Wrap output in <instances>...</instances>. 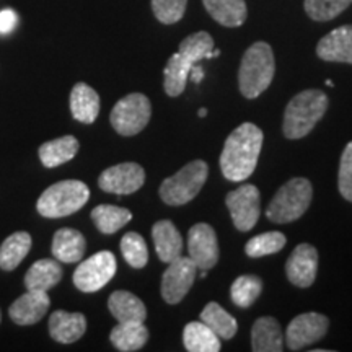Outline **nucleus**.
Segmentation results:
<instances>
[{"mask_svg": "<svg viewBox=\"0 0 352 352\" xmlns=\"http://www.w3.org/2000/svg\"><path fill=\"white\" fill-rule=\"evenodd\" d=\"M214 57V39L208 32H197L186 36L179 44L178 52L165 65L164 88L168 96H179L186 88L189 70L202 59Z\"/></svg>", "mask_w": 352, "mask_h": 352, "instance_id": "obj_2", "label": "nucleus"}, {"mask_svg": "<svg viewBox=\"0 0 352 352\" xmlns=\"http://www.w3.org/2000/svg\"><path fill=\"white\" fill-rule=\"evenodd\" d=\"M338 186H340L341 196L346 201L352 202V140L342 151L340 175H338Z\"/></svg>", "mask_w": 352, "mask_h": 352, "instance_id": "obj_37", "label": "nucleus"}, {"mask_svg": "<svg viewBox=\"0 0 352 352\" xmlns=\"http://www.w3.org/2000/svg\"><path fill=\"white\" fill-rule=\"evenodd\" d=\"M189 78L195 83H199L202 78H204V70H202V67H199L197 64L192 65L191 70H189Z\"/></svg>", "mask_w": 352, "mask_h": 352, "instance_id": "obj_39", "label": "nucleus"}, {"mask_svg": "<svg viewBox=\"0 0 352 352\" xmlns=\"http://www.w3.org/2000/svg\"><path fill=\"white\" fill-rule=\"evenodd\" d=\"M352 3V0H305L303 8L315 21H329L341 15Z\"/></svg>", "mask_w": 352, "mask_h": 352, "instance_id": "obj_35", "label": "nucleus"}, {"mask_svg": "<svg viewBox=\"0 0 352 352\" xmlns=\"http://www.w3.org/2000/svg\"><path fill=\"white\" fill-rule=\"evenodd\" d=\"M132 219V214L129 209L120 208V206L111 204H101L91 210V220L96 226V228L101 233H116L120 228H122L126 223H129Z\"/></svg>", "mask_w": 352, "mask_h": 352, "instance_id": "obj_30", "label": "nucleus"}, {"mask_svg": "<svg viewBox=\"0 0 352 352\" xmlns=\"http://www.w3.org/2000/svg\"><path fill=\"white\" fill-rule=\"evenodd\" d=\"M226 204L230 210L233 226L240 232H248L256 226L261 214V196L253 184H243L226 197Z\"/></svg>", "mask_w": 352, "mask_h": 352, "instance_id": "obj_10", "label": "nucleus"}, {"mask_svg": "<svg viewBox=\"0 0 352 352\" xmlns=\"http://www.w3.org/2000/svg\"><path fill=\"white\" fill-rule=\"evenodd\" d=\"M263 292V280L258 276L245 274L236 277L233 280L232 289H230V297L232 302L236 307L248 308L252 307L254 300L259 297V294Z\"/></svg>", "mask_w": 352, "mask_h": 352, "instance_id": "obj_32", "label": "nucleus"}, {"mask_svg": "<svg viewBox=\"0 0 352 352\" xmlns=\"http://www.w3.org/2000/svg\"><path fill=\"white\" fill-rule=\"evenodd\" d=\"M201 321H204L220 340H232L239 329L236 320L228 314L226 308L215 302H210L204 307L201 314Z\"/></svg>", "mask_w": 352, "mask_h": 352, "instance_id": "obj_31", "label": "nucleus"}, {"mask_svg": "<svg viewBox=\"0 0 352 352\" xmlns=\"http://www.w3.org/2000/svg\"><path fill=\"white\" fill-rule=\"evenodd\" d=\"M314 188L307 178H292L280 186L266 209V215L274 223H290L300 219L310 206Z\"/></svg>", "mask_w": 352, "mask_h": 352, "instance_id": "obj_6", "label": "nucleus"}, {"mask_svg": "<svg viewBox=\"0 0 352 352\" xmlns=\"http://www.w3.org/2000/svg\"><path fill=\"white\" fill-rule=\"evenodd\" d=\"M276 72L274 52L264 41L252 44L241 57L239 69V87L245 98H258L271 85Z\"/></svg>", "mask_w": 352, "mask_h": 352, "instance_id": "obj_3", "label": "nucleus"}, {"mask_svg": "<svg viewBox=\"0 0 352 352\" xmlns=\"http://www.w3.org/2000/svg\"><path fill=\"white\" fill-rule=\"evenodd\" d=\"M189 259L197 270L209 271L219 261L217 235L209 223H196L188 232Z\"/></svg>", "mask_w": 352, "mask_h": 352, "instance_id": "obj_14", "label": "nucleus"}, {"mask_svg": "<svg viewBox=\"0 0 352 352\" xmlns=\"http://www.w3.org/2000/svg\"><path fill=\"white\" fill-rule=\"evenodd\" d=\"M90 199V189L78 179H64L51 184L39 196L36 210L46 219L67 217L80 210Z\"/></svg>", "mask_w": 352, "mask_h": 352, "instance_id": "obj_5", "label": "nucleus"}, {"mask_svg": "<svg viewBox=\"0 0 352 352\" xmlns=\"http://www.w3.org/2000/svg\"><path fill=\"white\" fill-rule=\"evenodd\" d=\"M197 114H199V118H206V116H208V109H206V108H201V109H199V113H197Z\"/></svg>", "mask_w": 352, "mask_h": 352, "instance_id": "obj_40", "label": "nucleus"}, {"mask_svg": "<svg viewBox=\"0 0 352 352\" xmlns=\"http://www.w3.org/2000/svg\"><path fill=\"white\" fill-rule=\"evenodd\" d=\"M32 235L28 232H15L7 236L0 246V270H16L32 250Z\"/></svg>", "mask_w": 352, "mask_h": 352, "instance_id": "obj_29", "label": "nucleus"}, {"mask_svg": "<svg viewBox=\"0 0 352 352\" xmlns=\"http://www.w3.org/2000/svg\"><path fill=\"white\" fill-rule=\"evenodd\" d=\"M51 307V298L43 290H26V294L16 298L8 308V315L13 323L20 327H30L38 323Z\"/></svg>", "mask_w": 352, "mask_h": 352, "instance_id": "obj_16", "label": "nucleus"}, {"mask_svg": "<svg viewBox=\"0 0 352 352\" xmlns=\"http://www.w3.org/2000/svg\"><path fill=\"white\" fill-rule=\"evenodd\" d=\"M328 316L315 314V311L302 314L290 321L287 331H285V342L290 351H302L303 347L323 340L324 334L328 333Z\"/></svg>", "mask_w": 352, "mask_h": 352, "instance_id": "obj_12", "label": "nucleus"}, {"mask_svg": "<svg viewBox=\"0 0 352 352\" xmlns=\"http://www.w3.org/2000/svg\"><path fill=\"white\" fill-rule=\"evenodd\" d=\"M202 3L209 15L227 28L241 26L248 15L245 0H202Z\"/></svg>", "mask_w": 352, "mask_h": 352, "instance_id": "obj_26", "label": "nucleus"}, {"mask_svg": "<svg viewBox=\"0 0 352 352\" xmlns=\"http://www.w3.org/2000/svg\"><path fill=\"white\" fill-rule=\"evenodd\" d=\"M108 308L118 323H144L147 308L144 302L127 290H116L108 298Z\"/></svg>", "mask_w": 352, "mask_h": 352, "instance_id": "obj_22", "label": "nucleus"}, {"mask_svg": "<svg viewBox=\"0 0 352 352\" xmlns=\"http://www.w3.org/2000/svg\"><path fill=\"white\" fill-rule=\"evenodd\" d=\"M16 25V13L12 8L0 12V33H10Z\"/></svg>", "mask_w": 352, "mask_h": 352, "instance_id": "obj_38", "label": "nucleus"}, {"mask_svg": "<svg viewBox=\"0 0 352 352\" xmlns=\"http://www.w3.org/2000/svg\"><path fill=\"white\" fill-rule=\"evenodd\" d=\"M188 0H152L155 19L164 25L178 23L186 13Z\"/></svg>", "mask_w": 352, "mask_h": 352, "instance_id": "obj_36", "label": "nucleus"}, {"mask_svg": "<svg viewBox=\"0 0 352 352\" xmlns=\"http://www.w3.org/2000/svg\"><path fill=\"white\" fill-rule=\"evenodd\" d=\"M183 342L189 352H219L220 338L204 321H191L184 327Z\"/></svg>", "mask_w": 352, "mask_h": 352, "instance_id": "obj_27", "label": "nucleus"}, {"mask_svg": "<svg viewBox=\"0 0 352 352\" xmlns=\"http://www.w3.org/2000/svg\"><path fill=\"white\" fill-rule=\"evenodd\" d=\"M220 56V51L219 50H214V57H219Z\"/></svg>", "mask_w": 352, "mask_h": 352, "instance_id": "obj_41", "label": "nucleus"}, {"mask_svg": "<svg viewBox=\"0 0 352 352\" xmlns=\"http://www.w3.org/2000/svg\"><path fill=\"white\" fill-rule=\"evenodd\" d=\"M121 253L126 263L135 270H142L148 263V250L147 243L139 233L129 232L121 239Z\"/></svg>", "mask_w": 352, "mask_h": 352, "instance_id": "obj_34", "label": "nucleus"}, {"mask_svg": "<svg viewBox=\"0 0 352 352\" xmlns=\"http://www.w3.org/2000/svg\"><path fill=\"white\" fill-rule=\"evenodd\" d=\"M118 264L111 252H98L78 264L74 272V284L80 292L94 294L103 289L116 274Z\"/></svg>", "mask_w": 352, "mask_h": 352, "instance_id": "obj_9", "label": "nucleus"}, {"mask_svg": "<svg viewBox=\"0 0 352 352\" xmlns=\"http://www.w3.org/2000/svg\"><path fill=\"white\" fill-rule=\"evenodd\" d=\"M316 271H318V252L315 246L308 243L298 245L285 263L287 279L300 289L310 287L315 283Z\"/></svg>", "mask_w": 352, "mask_h": 352, "instance_id": "obj_15", "label": "nucleus"}, {"mask_svg": "<svg viewBox=\"0 0 352 352\" xmlns=\"http://www.w3.org/2000/svg\"><path fill=\"white\" fill-rule=\"evenodd\" d=\"M155 252L162 263H171L183 253V236L171 220H158L152 228Z\"/></svg>", "mask_w": 352, "mask_h": 352, "instance_id": "obj_19", "label": "nucleus"}, {"mask_svg": "<svg viewBox=\"0 0 352 352\" xmlns=\"http://www.w3.org/2000/svg\"><path fill=\"white\" fill-rule=\"evenodd\" d=\"M87 331V318L82 314H69L56 310L50 318L51 338L60 344H72L80 340Z\"/></svg>", "mask_w": 352, "mask_h": 352, "instance_id": "obj_18", "label": "nucleus"}, {"mask_svg": "<svg viewBox=\"0 0 352 352\" xmlns=\"http://www.w3.org/2000/svg\"><path fill=\"white\" fill-rule=\"evenodd\" d=\"M80 144H78L77 138L74 135H64V138L50 140V142H44L39 147L38 155L41 164L46 168H56V166L67 164L77 155Z\"/></svg>", "mask_w": 352, "mask_h": 352, "instance_id": "obj_25", "label": "nucleus"}, {"mask_svg": "<svg viewBox=\"0 0 352 352\" xmlns=\"http://www.w3.org/2000/svg\"><path fill=\"white\" fill-rule=\"evenodd\" d=\"M85 236L76 228H59L52 239L51 252L59 263H78L85 254Z\"/></svg>", "mask_w": 352, "mask_h": 352, "instance_id": "obj_20", "label": "nucleus"}, {"mask_svg": "<svg viewBox=\"0 0 352 352\" xmlns=\"http://www.w3.org/2000/svg\"><path fill=\"white\" fill-rule=\"evenodd\" d=\"M328 109V96L321 90H303L285 107L284 135L287 139H302L310 134Z\"/></svg>", "mask_w": 352, "mask_h": 352, "instance_id": "obj_4", "label": "nucleus"}, {"mask_svg": "<svg viewBox=\"0 0 352 352\" xmlns=\"http://www.w3.org/2000/svg\"><path fill=\"white\" fill-rule=\"evenodd\" d=\"M63 267L56 259H39L25 274L26 290H47L56 287L63 279Z\"/></svg>", "mask_w": 352, "mask_h": 352, "instance_id": "obj_24", "label": "nucleus"}, {"mask_svg": "<svg viewBox=\"0 0 352 352\" xmlns=\"http://www.w3.org/2000/svg\"><path fill=\"white\" fill-rule=\"evenodd\" d=\"M287 240L285 235L280 232H266L261 235L253 236L245 246V253L250 258H261L267 254H274L284 248Z\"/></svg>", "mask_w": 352, "mask_h": 352, "instance_id": "obj_33", "label": "nucleus"}, {"mask_svg": "<svg viewBox=\"0 0 352 352\" xmlns=\"http://www.w3.org/2000/svg\"><path fill=\"white\" fill-rule=\"evenodd\" d=\"M197 267L189 256H179L170 263L162 276V297L166 303L175 305L186 297L196 279Z\"/></svg>", "mask_w": 352, "mask_h": 352, "instance_id": "obj_11", "label": "nucleus"}, {"mask_svg": "<svg viewBox=\"0 0 352 352\" xmlns=\"http://www.w3.org/2000/svg\"><path fill=\"white\" fill-rule=\"evenodd\" d=\"M252 349L254 352H280L284 349V334L277 320L272 316H261L254 321Z\"/></svg>", "mask_w": 352, "mask_h": 352, "instance_id": "obj_23", "label": "nucleus"}, {"mask_svg": "<svg viewBox=\"0 0 352 352\" xmlns=\"http://www.w3.org/2000/svg\"><path fill=\"white\" fill-rule=\"evenodd\" d=\"M145 183V171L139 164L134 162H126L109 166L104 170L98 178V186L104 192H113V195H132L139 191Z\"/></svg>", "mask_w": 352, "mask_h": 352, "instance_id": "obj_13", "label": "nucleus"}, {"mask_svg": "<svg viewBox=\"0 0 352 352\" xmlns=\"http://www.w3.org/2000/svg\"><path fill=\"white\" fill-rule=\"evenodd\" d=\"M109 341L121 352L139 351L148 341V329L144 323H118L111 329Z\"/></svg>", "mask_w": 352, "mask_h": 352, "instance_id": "obj_28", "label": "nucleus"}, {"mask_svg": "<svg viewBox=\"0 0 352 352\" xmlns=\"http://www.w3.org/2000/svg\"><path fill=\"white\" fill-rule=\"evenodd\" d=\"M327 85H328V87H334V83H333L331 80H327Z\"/></svg>", "mask_w": 352, "mask_h": 352, "instance_id": "obj_42", "label": "nucleus"}, {"mask_svg": "<svg viewBox=\"0 0 352 352\" xmlns=\"http://www.w3.org/2000/svg\"><path fill=\"white\" fill-rule=\"evenodd\" d=\"M316 56L327 63L352 64V25L340 26L321 38Z\"/></svg>", "mask_w": 352, "mask_h": 352, "instance_id": "obj_17", "label": "nucleus"}, {"mask_svg": "<svg viewBox=\"0 0 352 352\" xmlns=\"http://www.w3.org/2000/svg\"><path fill=\"white\" fill-rule=\"evenodd\" d=\"M152 116L151 100L142 94H131L114 104L109 114L113 129L120 135L131 138L145 129Z\"/></svg>", "mask_w": 352, "mask_h": 352, "instance_id": "obj_8", "label": "nucleus"}, {"mask_svg": "<svg viewBox=\"0 0 352 352\" xmlns=\"http://www.w3.org/2000/svg\"><path fill=\"white\" fill-rule=\"evenodd\" d=\"M0 320H2V314H0Z\"/></svg>", "mask_w": 352, "mask_h": 352, "instance_id": "obj_43", "label": "nucleus"}, {"mask_svg": "<svg viewBox=\"0 0 352 352\" xmlns=\"http://www.w3.org/2000/svg\"><path fill=\"white\" fill-rule=\"evenodd\" d=\"M70 111L74 120L83 124H91L100 114V96L95 88L78 82L70 91Z\"/></svg>", "mask_w": 352, "mask_h": 352, "instance_id": "obj_21", "label": "nucleus"}, {"mask_svg": "<svg viewBox=\"0 0 352 352\" xmlns=\"http://www.w3.org/2000/svg\"><path fill=\"white\" fill-rule=\"evenodd\" d=\"M208 175L209 166L204 160L191 162L162 183V201L168 206H183L192 201L204 186Z\"/></svg>", "mask_w": 352, "mask_h": 352, "instance_id": "obj_7", "label": "nucleus"}, {"mask_svg": "<svg viewBox=\"0 0 352 352\" xmlns=\"http://www.w3.org/2000/svg\"><path fill=\"white\" fill-rule=\"evenodd\" d=\"M263 131L252 122H243L228 135L220 155V170L228 182H245L256 168L263 147Z\"/></svg>", "mask_w": 352, "mask_h": 352, "instance_id": "obj_1", "label": "nucleus"}]
</instances>
